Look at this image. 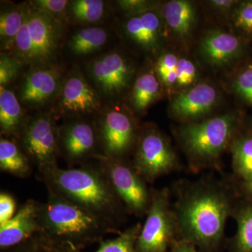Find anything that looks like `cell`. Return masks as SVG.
<instances>
[{
  "mask_svg": "<svg viewBox=\"0 0 252 252\" xmlns=\"http://www.w3.org/2000/svg\"><path fill=\"white\" fill-rule=\"evenodd\" d=\"M228 193L220 187L198 184L186 190L176 206L181 240L205 251L220 245L227 219L233 211Z\"/></svg>",
  "mask_w": 252,
  "mask_h": 252,
  "instance_id": "6da1fadb",
  "label": "cell"
},
{
  "mask_svg": "<svg viewBox=\"0 0 252 252\" xmlns=\"http://www.w3.org/2000/svg\"><path fill=\"white\" fill-rule=\"evenodd\" d=\"M48 198L41 204L40 233L36 236L47 247L76 250L101 242L110 233H120L107 221L47 188Z\"/></svg>",
  "mask_w": 252,
  "mask_h": 252,
  "instance_id": "7a4b0ae2",
  "label": "cell"
},
{
  "mask_svg": "<svg viewBox=\"0 0 252 252\" xmlns=\"http://www.w3.org/2000/svg\"><path fill=\"white\" fill-rule=\"evenodd\" d=\"M46 188L107 221L114 228L126 211L99 165L57 167L41 177Z\"/></svg>",
  "mask_w": 252,
  "mask_h": 252,
  "instance_id": "3957f363",
  "label": "cell"
},
{
  "mask_svg": "<svg viewBox=\"0 0 252 252\" xmlns=\"http://www.w3.org/2000/svg\"><path fill=\"white\" fill-rule=\"evenodd\" d=\"M61 23L26 5L24 21L15 41L13 56L23 64L47 65L59 50Z\"/></svg>",
  "mask_w": 252,
  "mask_h": 252,
  "instance_id": "277c9868",
  "label": "cell"
},
{
  "mask_svg": "<svg viewBox=\"0 0 252 252\" xmlns=\"http://www.w3.org/2000/svg\"><path fill=\"white\" fill-rule=\"evenodd\" d=\"M238 122L236 114L228 113L182 126L180 140L190 160L200 166L218 160L231 141Z\"/></svg>",
  "mask_w": 252,
  "mask_h": 252,
  "instance_id": "5b68a950",
  "label": "cell"
},
{
  "mask_svg": "<svg viewBox=\"0 0 252 252\" xmlns=\"http://www.w3.org/2000/svg\"><path fill=\"white\" fill-rule=\"evenodd\" d=\"M94 159L126 211L137 217L147 215L152 203V191L133 165L125 159L110 158L102 155Z\"/></svg>",
  "mask_w": 252,
  "mask_h": 252,
  "instance_id": "8992f818",
  "label": "cell"
},
{
  "mask_svg": "<svg viewBox=\"0 0 252 252\" xmlns=\"http://www.w3.org/2000/svg\"><path fill=\"white\" fill-rule=\"evenodd\" d=\"M177 218L170 207L168 189L152 190V203L136 241L137 252H170L177 240Z\"/></svg>",
  "mask_w": 252,
  "mask_h": 252,
  "instance_id": "52a82bcc",
  "label": "cell"
},
{
  "mask_svg": "<svg viewBox=\"0 0 252 252\" xmlns=\"http://www.w3.org/2000/svg\"><path fill=\"white\" fill-rule=\"evenodd\" d=\"M59 127L50 114L26 119L17 140L40 177L58 166Z\"/></svg>",
  "mask_w": 252,
  "mask_h": 252,
  "instance_id": "ba28073f",
  "label": "cell"
},
{
  "mask_svg": "<svg viewBox=\"0 0 252 252\" xmlns=\"http://www.w3.org/2000/svg\"><path fill=\"white\" fill-rule=\"evenodd\" d=\"M101 155L125 159L135 149L140 132L130 113L122 107H108L95 123Z\"/></svg>",
  "mask_w": 252,
  "mask_h": 252,
  "instance_id": "9c48e42d",
  "label": "cell"
},
{
  "mask_svg": "<svg viewBox=\"0 0 252 252\" xmlns=\"http://www.w3.org/2000/svg\"><path fill=\"white\" fill-rule=\"evenodd\" d=\"M132 164L146 182H152L173 170L177 158L165 135L148 127L140 132Z\"/></svg>",
  "mask_w": 252,
  "mask_h": 252,
  "instance_id": "30bf717a",
  "label": "cell"
},
{
  "mask_svg": "<svg viewBox=\"0 0 252 252\" xmlns=\"http://www.w3.org/2000/svg\"><path fill=\"white\" fill-rule=\"evenodd\" d=\"M60 156L70 167L85 165L99 154L95 124L84 119H74L59 127Z\"/></svg>",
  "mask_w": 252,
  "mask_h": 252,
  "instance_id": "8fae6325",
  "label": "cell"
},
{
  "mask_svg": "<svg viewBox=\"0 0 252 252\" xmlns=\"http://www.w3.org/2000/svg\"><path fill=\"white\" fill-rule=\"evenodd\" d=\"M88 71L99 92L109 97L120 95L127 90L135 74L130 60L117 51L96 58L89 63Z\"/></svg>",
  "mask_w": 252,
  "mask_h": 252,
  "instance_id": "7c38bea8",
  "label": "cell"
},
{
  "mask_svg": "<svg viewBox=\"0 0 252 252\" xmlns=\"http://www.w3.org/2000/svg\"><path fill=\"white\" fill-rule=\"evenodd\" d=\"M101 104L98 92L79 73H72L63 81L58 104V112L62 115L71 117L94 114L98 112Z\"/></svg>",
  "mask_w": 252,
  "mask_h": 252,
  "instance_id": "4fadbf2b",
  "label": "cell"
},
{
  "mask_svg": "<svg viewBox=\"0 0 252 252\" xmlns=\"http://www.w3.org/2000/svg\"><path fill=\"white\" fill-rule=\"evenodd\" d=\"M62 74L52 66L34 67L25 75L18 92V99L25 105L38 107L59 94Z\"/></svg>",
  "mask_w": 252,
  "mask_h": 252,
  "instance_id": "5bb4252c",
  "label": "cell"
},
{
  "mask_svg": "<svg viewBox=\"0 0 252 252\" xmlns=\"http://www.w3.org/2000/svg\"><path fill=\"white\" fill-rule=\"evenodd\" d=\"M41 204L32 199L28 200L11 220L0 224L1 251L22 245L40 233L39 214Z\"/></svg>",
  "mask_w": 252,
  "mask_h": 252,
  "instance_id": "9a60e30c",
  "label": "cell"
},
{
  "mask_svg": "<svg viewBox=\"0 0 252 252\" xmlns=\"http://www.w3.org/2000/svg\"><path fill=\"white\" fill-rule=\"evenodd\" d=\"M218 99L214 86L200 83L176 94L170 102V113L180 120H195L211 112Z\"/></svg>",
  "mask_w": 252,
  "mask_h": 252,
  "instance_id": "2e32d148",
  "label": "cell"
},
{
  "mask_svg": "<svg viewBox=\"0 0 252 252\" xmlns=\"http://www.w3.org/2000/svg\"><path fill=\"white\" fill-rule=\"evenodd\" d=\"M243 39L237 34L220 30L207 32L199 46L204 61L216 67L230 65L244 54Z\"/></svg>",
  "mask_w": 252,
  "mask_h": 252,
  "instance_id": "e0dca14e",
  "label": "cell"
},
{
  "mask_svg": "<svg viewBox=\"0 0 252 252\" xmlns=\"http://www.w3.org/2000/svg\"><path fill=\"white\" fill-rule=\"evenodd\" d=\"M127 39L144 51L157 52L163 40L164 21L155 10L128 17L124 25Z\"/></svg>",
  "mask_w": 252,
  "mask_h": 252,
  "instance_id": "ac0fdd59",
  "label": "cell"
},
{
  "mask_svg": "<svg viewBox=\"0 0 252 252\" xmlns=\"http://www.w3.org/2000/svg\"><path fill=\"white\" fill-rule=\"evenodd\" d=\"M161 16L167 28L181 39L190 35L196 23V8L187 0H171L162 5Z\"/></svg>",
  "mask_w": 252,
  "mask_h": 252,
  "instance_id": "d6986e66",
  "label": "cell"
},
{
  "mask_svg": "<svg viewBox=\"0 0 252 252\" xmlns=\"http://www.w3.org/2000/svg\"><path fill=\"white\" fill-rule=\"evenodd\" d=\"M0 87L1 134L3 137L17 140L26 119L17 96L9 89Z\"/></svg>",
  "mask_w": 252,
  "mask_h": 252,
  "instance_id": "ffe728a7",
  "label": "cell"
},
{
  "mask_svg": "<svg viewBox=\"0 0 252 252\" xmlns=\"http://www.w3.org/2000/svg\"><path fill=\"white\" fill-rule=\"evenodd\" d=\"M32 162L17 140L1 137L0 139V169L19 178L32 173Z\"/></svg>",
  "mask_w": 252,
  "mask_h": 252,
  "instance_id": "44dd1931",
  "label": "cell"
},
{
  "mask_svg": "<svg viewBox=\"0 0 252 252\" xmlns=\"http://www.w3.org/2000/svg\"><path fill=\"white\" fill-rule=\"evenodd\" d=\"M162 84L156 72H142L134 81L130 94V104L134 112L141 114L160 98Z\"/></svg>",
  "mask_w": 252,
  "mask_h": 252,
  "instance_id": "7402d4cb",
  "label": "cell"
},
{
  "mask_svg": "<svg viewBox=\"0 0 252 252\" xmlns=\"http://www.w3.org/2000/svg\"><path fill=\"white\" fill-rule=\"evenodd\" d=\"M142 225L136 223L130 228L121 232L116 238L99 242L97 250L93 252H137L136 241L140 233ZM48 252H84L80 250L69 248V247H47L41 244Z\"/></svg>",
  "mask_w": 252,
  "mask_h": 252,
  "instance_id": "603a6c76",
  "label": "cell"
},
{
  "mask_svg": "<svg viewBox=\"0 0 252 252\" xmlns=\"http://www.w3.org/2000/svg\"><path fill=\"white\" fill-rule=\"evenodd\" d=\"M26 6H9L1 10L0 41L3 51L12 52L15 41L22 27Z\"/></svg>",
  "mask_w": 252,
  "mask_h": 252,
  "instance_id": "cb8c5ba5",
  "label": "cell"
},
{
  "mask_svg": "<svg viewBox=\"0 0 252 252\" xmlns=\"http://www.w3.org/2000/svg\"><path fill=\"white\" fill-rule=\"evenodd\" d=\"M108 37L104 28H84L73 34L69 41V48L76 56H87L105 45Z\"/></svg>",
  "mask_w": 252,
  "mask_h": 252,
  "instance_id": "d4e9b609",
  "label": "cell"
},
{
  "mask_svg": "<svg viewBox=\"0 0 252 252\" xmlns=\"http://www.w3.org/2000/svg\"><path fill=\"white\" fill-rule=\"evenodd\" d=\"M237 232L230 252H252V200H248L235 210Z\"/></svg>",
  "mask_w": 252,
  "mask_h": 252,
  "instance_id": "484cf974",
  "label": "cell"
},
{
  "mask_svg": "<svg viewBox=\"0 0 252 252\" xmlns=\"http://www.w3.org/2000/svg\"><path fill=\"white\" fill-rule=\"evenodd\" d=\"M233 167L242 182L252 181V135L238 137L231 144Z\"/></svg>",
  "mask_w": 252,
  "mask_h": 252,
  "instance_id": "4316f807",
  "label": "cell"
},
{
  "mask_svg": "<svg viewBox=\"0 0 252 252\" xmlns=\"http://www.w3.org/2000/svg\"><path fill=\"white\" fill-rule=\"evenodd\" d=\"M67 14L76 22L94 24L105 14V3L100 0H74L69 1Z\"/></svg>",
  "mask_w": 252,
  "mask_h": 252,
  "instance_id": "83f0119b",
  "label": "cell"
},
{
  "mask_svg": "<svg viewBox=\"0 0 252 252\" xmlns=\"http://www.w3.org/2000/svg\"><path fill=\"white\" fill-rule=\"evenodd\" d=\"M230 21L239 36L252 39V0L240 1L230 14Z\"/></svg>",
  "mask_w": 252,
  "mask_h": 252,
  "instance_id": "f1b7e54d",
  "label": "cell"
},
{
  "mask_svg": "<svg viewBox=\"0 0 252 252\" xmlns=\"http://www.w3.org/2000/svg\"><path fill=\"white\" fill-rule=\"evenodd\" d=\"M180 58L172 52H165L158 59L155 72L162 85L169 89H175L177 68Z\"/></svg>",
  "mask_w": 252,
  "mask_h": 252,
  "instance_id": "f546056e",
  "label": "cell"
},
{
  "mask_svg": "<svg viewBox=\"0 0 252 252\" xmlns=\"http://www.w3.org/2000/svg\"><path fill=\"white\" fill-rule=\"evenodd\" d=\"M198 77V68L195 63L187 58H180L177 68L175 89L181 91L189 89L190 86H194Z\"/></svg>",
  "mask_w": 252,
  "mask_h": 252,
  "instance_id": "4dcf8cb0",
  "label": "cell"
},
{
  "mask_svg": "<svg viewBox=\"0 0 252 252\" xmlns=\"http://www.w3.org/2000/svg\"><path fill=\"white\" fill-rule=\"evenodd\" d=\"M232 88L242 100L252 106V64L245 66L238 72Z\"/></svg>",
  "mask_w": 252,
  "mask_h": 252,
  "instance_id": "1f68e13d",
  "label": "cell"
},
{
  "mask_svg": "<svg viewBox=\"0 0 252 252\" xmlns=\"http://www.w3.org/2000/svg\"><path fill=\"white\" fill-rule=\"evenodd\" d=\"M69 4L67 0H34L30 3L32 7L60 23L67 16Z\"/></svg>",
  "mask_w": 252,
  "mask_h": 252,
  "instance_id": "d6a6232c",
  "label": "cell"
},
{
  "mask_svg": "<svg viewBox=\"0 0 252 252\" xmlns=\"http://www.w3.org/2000/svg\"><path fill=\"white\" fill-rule=\"evenodd\" d=\"M22 63L12 54L1 53L0 57V86H7L17 77Z\"/></svg>",
  "mask_w": 252,
  "mask_h": 252,
  "instance_id": "836d02e7",
  "label": "cell"
},
{
  "mask_svg": "<svg viewBox=\"0 0 252 252\" xmlns=\"http://www.w3.org/2000/svg\"><path fill=\"white\" fill-rule=\"evenodd\" d=\"M119 9L122 10L128 17L137 16L155 10L157 3L149 0H122L118 1Z\"/></svg>",
  "mask_w": 252,
  "mask_h": 252,
  "instance_id": "e575fe53",
  "label": "cell"
},
{
  "mask_svg": "<svg viewBox=\"0 0 252 252\" xmlns=\"http://www.w3.org/2000/svg\"><path fill=\"white\" fill-rule=\"evenodd\" d=\"M16 203L14 197L9 193H0V224L8 221L16 213Z\"/></svg>",
  "mask_w": 252,
  "mask_h": 252,
  "instance_id": "d590c367",
  "label": "cell"
},
{
  "mask_svg": "<svg viewBox=\"0 0 252 252\" xmlns=\"http://www.w3.org/2000/svg\"><path fill=\"white\" fill-rule=\"evenodd\" d=\"M1 252H48V251L41 245L35 237L22 245L1 251Z\"/></svg>",
  "mask_w": 252,
  "mask_h": 252,
  "instance_id": "8d00e7d4",
  "label": "cell"
},
{
  "mask_svg": "<svg viewBox=\"0 0 252 252\" xmlns=\"http://www.w3.org/2000/svg\"><path fill=\"white\" fill-rule=\"evenodd\" d=\"M208 2L212 9L217 12L222 13V14L229 13L230 14L240 1H236V0H211Z\"/></svg>",
  "mask_w": 252,
  "mask_h": 252,
  "instance_id": "74e56055",
  "label": "cell"
},
{
  "mask_svg": "<svg viewBox=\"0 0 252 252\" xmlns=\"http://www.w3.org/2000/svg\"><path fill=\"white\" fill-rule=\"evenodd\" d=\"M170 252H198L197 249L191 244L179 240L173 245Z\"/></svg>",
  "mask_w": 252,
  "mask_h": 252,
  "instance_id": "f35d334b",
  "label": "cell"
},
{
  "mask_svg": "<svg viewBox=\"0 0 252 252\" xmlns=\"http://www.w3.org/2000/svg\"><path fill=\"white\" fill-rule=\"evenodd\" d=\"M242 190L248 197V200H252V181L251 182H242Z\"/></svg>",
  "mask_w": 252,
  "mask_h": 252,
  "instance_id": "ab89813d",
  "label": "cell"
},
{
  "mask_svg": "<svg viewBox=\"0 0 252 252\" xmlns=\"http://www.w3.org/2000/svg\"></svg>",
  "mask_w": 252,
  "mask_h": 252,
  "instance_id": "60d3db41",
  "label": "cell"
}]
</instances>
